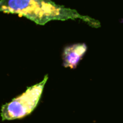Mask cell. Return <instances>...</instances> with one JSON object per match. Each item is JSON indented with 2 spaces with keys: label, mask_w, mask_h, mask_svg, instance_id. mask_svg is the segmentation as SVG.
<instances>
[{
  "label": "cell",
  "mask_w": 123,
  "mask_h": 123,
  "mask_svg": "<svg viewBox=\"0 0 123 123\" xmlns=\"http://www.w3.org/2000/svg\"><path fill=\"white\" fill-rule=\"evenodd\" d=\"M87 51V46L84 43H78L64 47L62 52L63 66L69 68H75L79 61L83 58Z\"/></svg>",
  "instance_id": "3"
},
{
  "label": "cell",
  "mask_w": 123,
  "mask_h": 123,
  "mask_svg": "<svg viewBox=\"0 0 123 123\" xmlns=\"http://www.w3.org/2000/svg\"><path fill=\"white\" fill-rule=\"evenodd\" d=\"M47 79L48 75H46L42 81L28 87L23 94L4 105L1 110L2 119H21L31 114L39 103Z\"/></svg>",
  "instance_id": "2"
},
{
  "label": "cell",
  "mask_w": 123,
  "mask_h": 123,
  "mask_svg": "<svg viewBox=\"0 0 123 123\" xmlns=\"http://www.w3.org/2000/svg\"><path fill=\"white\" fill-rule=\"evenodd\" d=\"M0 12L18 14L44 25L52 20L80 19L93 28H99V20L79 14L75 9L60 5L52 0H0Z\"/></svg>",
  "instance_id": "1"
}]
</instances>
